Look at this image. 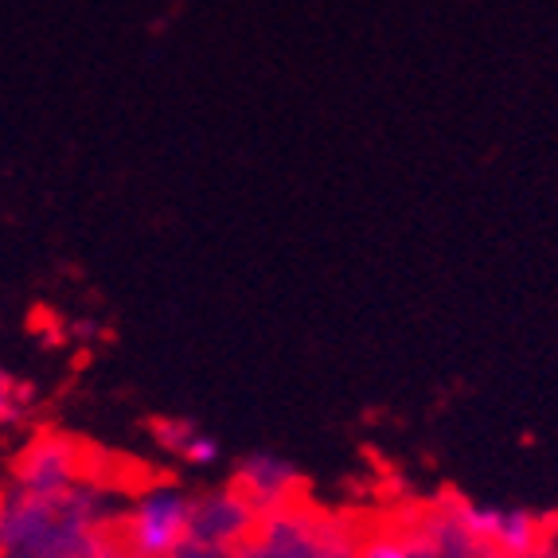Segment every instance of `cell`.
Here are the masks:
<instances>
[{"instance_id": "8992f818", "label": "cell", "mask_w": 558, "mask_h": 558, "mask_svg": "<svg viewBox=\"0 0 558 558\" xmlns=\"http://www.w3.org/2000/svg\"><path fill=\"white\" fill-rule=\"evenodd\" d=\"M24 407H28V399H24V387H20V383L12 379L4 367H0V426H12V422H20Z\"/></svg>"}, {"instance_id": "6da1fadb", "label": "cell", "mask_w": 558, "mask_h": 558, "mask_svg": "<svg viewBox=\"0 0 558 558\" xmlns=\"http://www.w3.org/2000/svg\"><path fill=\"white\" fill-rule=\"evenodd\" d=\"M196 535V500L172 484L141 493L125 515L121 543L133 558H172Z\"/></svg>"}, {"instance_id": "7a4b0ae2", "label": "cell", "mask_w": 558, "mask_h": 558, "mask_svg": "<svg viewBox=\"0 0 558 558\" xmlns=\"http://www.w3.org/2000/svg\"><path fill=\"white\" fill-rule=\"evenodd\" d=\"M449 527L465 547H476L493 558H535L543 547V523L520 508L457 500L449 508Z\"/></svg>"}, {"instance_id": "3957f363", "label": "cell", "mask_w": 558, "mask_h": 558, "mask_svg": "<svg viewBox=\"0 0 558 558\" xmlns=\"http://www.w3.org/2000/svg\"><path fill=\"white\" fill-rule=\"evenodd\" d=\"M20 493L32 496H63L75 493L83 481V449L63 434H39L16 461Z\"/></svg>"}, {"instance_id": "5b68a950", "label": "cell", "mask_w": 558, "mask_h": 558, "mask_svg": "<svg viewBox=\"0 0 558 558\" xmlns=\"http://www.w3.org/2000/svg\"><path fill=\"white\" fill-rule=\"evenodd\" d=\"M289 484H293V469L278 457H251L242 465V488L251 504H278L286 500Z\"/></svg>"}, {"instance_id": "277c9868", "label": "cell", "mask_w": 558, "mask_h": 558, "mask_svg": "<svg viewBox=\"0 0 558 558\" xmlns=\"http://www.w3.org/2000/svg\"><path fill=\"white\" fill-rule=\"evenodd\" d=\"M157 438L192 469H211L215 461L223 457V446L215 441V434L192 426V422H165V426L157 429Z\"/></svg>"}, {"instance_id": "52a82bcc", "label": "cell", "mask_w": 558, "mask_h": 558, "mask_svg": "<svg viewBox=\"0 0 558 558\" xmlns=\"http://www.w3.org/2000/svg\"><path fill=\"white\" fill-rule=\"evenodd\" d=\"M360 558H414V550L399 539H375L372 547H363Z\"/></svg>"}]
</instances>
